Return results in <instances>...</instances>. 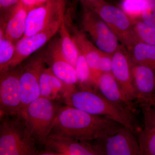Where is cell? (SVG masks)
<instances>
[{
    "instance_id": "6da1fadb",
    "label": "cell",
    "mask_w": 155,
    "mask_h": 155,
    "mask_svg": "<svg viewBox=\"0 0 155 155\" xmlns=\"http://www.w3.org/2000/svg\"><path fill=\"white\" fill-rule=\"evenodd\" d=\"M123 127L107 117L67 105L60 107L50 134L90 142L114 134Z\"/></svg>"
},
{
    "instance_id": "7a4b0ae2",
    "label": "cell",
    "mask_w": 155,
    "mask_h": 155,
    "mask_svg": "<svg viewBox=\"0 0 155 155\" xmlns=\"http://www.w3.org/2000/svg\"><path fill=\"white\" fill-rule=\"evenodd\" d=\"M64 97L67 105L88 114L107 117L129 128L136 134L134 114L111 102L101 93L90 89H77L73 85L67 88Z\"/></svg>"
},
{
    "instance_id": "3957f363",
    "label": "cell",
    "mask_w": 155,
    "mask_h": 155,
    "mask_svg": "<svg viewBox=\"0 0 155 155\" xmlns=\"http://www.w3.org/2000/svg\"><path fill=\"white\" fill-rule=\"evenodd\" d=\"M36 142L21 117H1L0 155H38Z\"/></svg>"
},
{
    "instance_id": "277c9868",
    "label": "cell",
    "mask_w": 155,
    "mask_h": 155,
    "mask_svg": "<svg viewBox=\"0 0 155 155\" xmlns=\"http://www.w3.org/2000/svg\"><path fill=\"white\" fill-rule=\"evenodd\" d=\"M60 108L54 101L40 97L30 103L22 113L26 129L37 144L45 145Z\"/></svg>"
},
{
    "instance_id": "5b68a950",
    "label": "cell",
    "mask_w": 155,
    "mask_h": 155,
    "mask_svg": "<svg viewBox=\"0 0 155 155\" xmlns=\"http://www.w3.org/2000/svg\"><path fill=\"white\" fill-rule=\"evenodd\" d=\"M83 5L95 12L107 23L127 51L140 41L136 34L133 21L121 8L104 0Z\"/></svg>"
},
{
    "instance_id": "8992f818",
    "label": "cell",
    "mask_w": 155,
    "mask_h": 155,
    "mask_svg": "<svg viewBox=\"0 0 155 155\" xmlns=\"http://www.w3.org/2000/svg\"><path fill=\"white\" fill-rule=\"evenodd\" d=\"M24 62L0 73V116L21 117L20 77Z\"/></svg>"
},
{
    "instance_id": "52a82bcc",
    "label": "cell",
    "mask_w": 155,
    "mask_h": 155,
    "mask_svg": "<svg viewBox=\"0 0 155 155\" xmlns=\"http://www.w3.org/2000/svg\"><path fill=\"white\" fill-rule=\"evenodd\" d=\"M46 49L41 48L24 62L20 77L21 117L28 105L40 97V78L47 64Z\"/></svg>"
},
{
    "instance_id": "ba28073f",
    "label": "cell",
    "mask_w": 155,
    "mask_h": 155,
    "mask_svg": "<svg viewBox=\"0 0 155 155\" xmlns=\"http://www.w3.org/2000/svg\"><path fill=\"white\" fill-rule=\"evenodd\" d=\"M81 25L93 42L102 51L112 54L119 47V41L104 20L94 11L84 6Z\"/></svg>"
},
{
    "instance_id": "9c48e42d",
    "label": "cell",
    "mask_w": 155,
    "mask_h": 155,
    "mask_svg": "<svg viewBox=\"0 0 155 155\" xmlns=\"http://www.w3.org/2000/svg\"><path fill=\"white\" fill-rule=\"evenodd\" d=\"M94 141L100 155H142L136 134L125 127Z\"/></svg>"
},
{
    "instance_id": "30bf717a",
    "label": "cell",
    "mask_w": 155,
    "mask_h": 155,
    "mask_svg": "<svg viewBox=\"0 0 155 155\" xmlns=\"http://www.w3.org/2000/svg\"><path fill=\"white\" fill-rule=\"evenodd\" d=\"M65 0H49L28 11L24 36L33 35L65 19Z\"/></svg>"
},
{
    "instance_id": "8fae6325",
    "label": "cell",
    "mask_w": 155,
    "mask_h": 155,
    "mask_svg": "<svg viewBox=\"0 0 155 155\" xmlns=\"http://www.w3.org/2000/svg\"><path fill=\"white\" fill-rule=\"evenodd\" d=\"M132 63L129 52L122 45L112 54L111 73L125 98L134 106L137 97L132 78Z\"/></svg>"
},
{
    "instance_id": "7c38bea8",
    "label": "cell",
    "mask_w": 155,
    "mask_h": 155,
    "mask_svg": "<svg viewBox=\"0 0 155 155\" xmlns=\"http://www.w3.org/2000/svg\"><path fill=\"white\" fill-rule=\"evenodd\" d=\"M64 20L58 21L33 35L22 37L16 44L15 54L8 70L22 64L42 48L59 31Z\"/></svg>"
},
{
    "instance_id": "4fadbf2b",
    "label": "cell",
    "mask_w": 155,
    "mask_h": 155,
    "mask_svg": "<svg viewBox=\"0 0 155 155\" xmlns=\"http://www.w3.org/2000/svg\"><path fill=\"white\" fill-rule=\"evenodd\" d=\"M42 155H100L93 144L50 134Z\"/></svg>"
},
{
    "instance_id": "5bb4252c",
    "label": "cell",
    "mask_w": 155,
    "mask_h": 155,
    "mask_svg": "<svg viewBox=\"0 0 155 155\" xmlns=\"http://www.w3.org/2000/svg\"><path fill=\"white\" fill-rule=\"evenodd\" d=\"M132 75L136 102L142 107L152 105L155 94V71L150 67L133 63Z\"/></svg>"
},
{
    "instance_id": "9a60e30c",
    "label": "cell",
    "mask_w": 155,
    "mask_h": 155,
    "mask_svg": "<svg viewBox=\"0 0 155 155\" xmlns=\"http://www.w3.org/2000/svg\"><path fill=\"white\" fill-rule=\"evenodd\" d=\"M47 64L54 75L68 85H75L78 79L75 67L67 61L61 50L60 39L51 42L46 49Z\"/></svg>"
},
{
    "instance_id": "2e32d148",
    "label": "cell",
    "mask_w": 155,
    "mask_h": 155,
    "mask_svg": "<svg viewBox=\"0 0 155 155\" xmlns=\"http://www.w3.org/2000/svg\"><path fill=\"white\" fill-rule=\"evenodd\" d=\"M67 24L71 28L72 35L78 48L85 57L91 72L92 79L96 88L98 80L101 74L100 71L99 64L101 50L90 40L82 31L78 30L69 21Z\"/></svg>"
},
{
    "instance_id": "e0dca14e",
    "label": "cell",
    "mask_w": 155,
    "mask_h": 155,
    "mask_svg": "<svg viewBox=\"0 0 155 155\" xmlns=\"http://www.w3.org/2000/svg\"><path fill=\"white\" fill-rule=\"evenodd\" d=\"M97 88L108 101L122 110L133 114L135 109L125 98L112 73H103L98 80Z\"/></svg>"
},
{
    "instance_id": "ac0fdd59",
    "label": "cell",
    "mask_w": 155,
    "mask_h": 155,
    "mask_svg": "<svg viewBox=\"0 0 155 155\" xmlns=\"http://www.w3.org/2000/svg\"><path fill=\"white\" fill-rule=\"evenodd\" d=\"M28 11L19 3L5 18H1L5 35L15 44L25 34Z\"/></svg>"
},
{
    "instance_id": "d6986e66",
    "label": "cell",
    "mask_w": 155,
    "mask_h": 155,
    "mask_svg": "<svg viewBox=\"0 0 155 155\" xmlns=\"http://www.w3.org/2000/svg\"><path fill=\"white\" fill-rule=\"evenodd\" d=\"M68 86L54 75L50 67H45L40 78V97L54 101L61 94L64 95Z\"/></svg>"
},
{
    "instance_id": "ffe728a7",
    "label": "cell",
    "mask_w": 155,
    "mask_h": 155,
    "mask_svg": "<svg viewBox=\"0 0 155 155\" xmlns=\"http://www.w3.org/2000/svg\"><path fill=\"white\" fill-rule=\"evenodd\" d=\"M134 64L150 67L155 72V46L138 41L128 51Z\"/></svg>"
},
{
    "instance_id": "44dd1931",
    "label": "cell",
    "mask_w": 155,
    "mask_h": 155,
    "mask_svg": "<svg viewBox=\"0 0 155 155\" xmlns=\"http://www.w3.org/2000/svg\"><path fill=\"white\" fill-rule=\"evenodd\" d=\"M58 32L60 35V43L63 54L67 61L75 68L79 54V50L65 18L62 22Z\"/></svg>"
},
{
    "instance_id": "7402d4cb",
    "label": "cell",
    "mask_w": 155,
    "mask_h": 155,
    "mask_svg": "<svg viewBox=\"0 0 155 155\" xmlns=\"http://www.w3.org/2000/svg\"><path fill=\"white\" fill-rule=\"evenodd\" d=\"M16 51V44L5 35L3 25L0 27V73L8 70Z\"/></svg>"
},
{
    "instance_id": "603a6c76",
    "label": "cell",
    "mask_w": 155,
    "mask_h": 155,
    "mask_svg": "<svg viewBox=\"0 0 155 155\" xmlns=\"http://www.w3.org/2000/svg\"><path fill=\"white\" fill-rule=\"evenodd\" d=\"M142 155H155V129L144 125L137 137Z\"/></svg>"
},
{
    "instance_id": "cb8c5ba5",
    "label": "cell",
    "mask_w": 155,
    "mask_h": 155,
    "mask_svg": "<svg viewBox=\"0 0 155 155\" xmlns=\"http://www.w3.org/2000/svg\"><path fill=\"white\" fill-rule=\"evenodd\" d=\"M75 69L77 74L78 83L82 87V88L87 89V87H88V85L91 84L94 86L88 64L85 57L79 50Z\"/></svg>"
},
{
    "instance_id": "d4e9b609",
    "label": "cell",
    "mask_w": 155,
    "mask_h": 155,
    "mask_svg": "<svg viewBox=\"0 0 155 155\" xmlns=\"http://www.w3.org/2000/svg\"><path fill=\"white\" fill-rule=\"evenodd\" d=\"M147 6V0H123L121 8L134 22L141 20L142 14Z\"/></svg>"
},
{
    "instance_id": "484cf974",
    "label": "cell",
    "mask_w": 155,
    "mask_h": 155,
    "mask_svg": "<svg viewBox=\"0 0 155 155\" xmlns=\"http://www.w3.org/2000/svg\"><path fill=\"white\" fill-rule=\"evenodd\" d=\"M134 27L140 41L155 46V26L147 25L139 20L134 22Z\"/></svg>"
},
{
    "instance_id": "4316f807",
    "label": "cell",
    "mask_w": 155,
    "mask_h": 155,
    "mask_svg": "<svg viewBox=\"0 0 155 155\" xmlns=\"http://www.w3.org/2000/svg\"><path fill=\"white\" fill-rule=\"evenodd\" d=\"M101 74L111 73L112 68V54L101 51L99 64Z\"/></svg>"
},
{
    "instance_id": "83f0119b",
    "label": "cell",
    "mask_w": 155,
    "mask_h": 155,
    "mask_svg": "<svg viewBox=\"0 0 155 155\" xmlns=\"http://www.w3.org/2000/svg\"><path fill=\"white\" fill-rule=\"evenodd\" d=\"M20 0H0L1 18H5L18 5Z\"/></svg>"
},
{
    "instance_id": "f1b7e54d",
    "label": "cell",
    "mask_w": 155,
    "mask_h": 155,
    "mask_svg": "<svg viewBox=\"0 0 155 155\" xmlns=\"http://www.w3.org/2000/svg\"><path fill=\"white\" fill-rule=\"evenodd\" d=\"M144 125L155 129V109L153 106L143 107Z\"/></svg>"
},
{
    "instance_id": "f546056e",
    "label": "cell",
    "mask_w": 155,
    "mask_h": 155,
    "mask_svg": "<svg viewBox=\"0 0 155 155\" xmlns=\"http://www.w3.org/2000/svg\"><path fill=\"white\" fill-rule=\"evenodd\" d=\"M141 20L147 25L155 26V10L147 6L142 14Z\"/></svg>"
},
{
    "instance_id": "4dcf8cb0",
    "label": "cell",
    "mask_w": 155,
    "mask_h": 155,
    "mask_svg": "<svg viewBox=\"0 0 155 155\" xmlns=\"http://www.w3.org/2000/svg\"><path fill=\"white\" fill-rule=\"evenodd\" d=\"M49 0H20L19 3L28 11L44 5Z\"/></svg>"
},
{
    "instance_id": "1f68e13d",
    "label": "cell",
    "mask_w": 155,
    "mask_h": 155,
    "mask_svg": "<svg viewBox=\"0 0 155 155\" xmlns=\"http://www.w3.org/2000/svg\"><path fill=\"white\" fill-rule=\"evenodd\" d=\"M82 2L83 5H87V4H91V3L94 2L99 0H79Z\"/></svg>"
},
{
    "instance_id": "d6a6232c",
    "label": "cell",
    "mask_w": 155,
    "mask_h": 155,
    "mask_svg": "<svg viewBox=\"0 0 155 155\" xmlns=\"http://www.w3.org/2000/svg\"><path fill=\"white\" fill-rule=\"evenodd\" d=\"M153 100L154 103H155V94L154 95V96L153 99Z\"/></svg>"
},
{
    "instance_id": "836d02e7",
    "label": "cell",
    "mask_w": 155,
    "mask_h": 155,
    "mask_svg": "<svg viewBox=\"0 0 155 155\" xmlns=\"http://www.w3.org/2000/svg\"><path fill=\"white\" fill-rule=\"evenodd\" d=\"M152 106H153V107H154L155 108V103H153Z\"/></svg>"
}]
</instances>
